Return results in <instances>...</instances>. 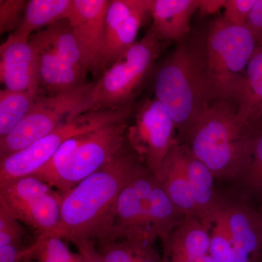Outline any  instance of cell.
<instances>
[{
  "instance_id": "obj_16",
  "label": "cell",
  "mask_w": 262,
  "mask_h": 262,
  "mask_svg": "<svg viewBox=\"0 0 262 262\" xmlns=\"http://www.w3.org/2000/svg\"><path fill=\"white\" fill-rule=\"evenodd\" d=\"M187 155V147L177 141L154 174L174 206L184 216L199 218L188 178Z\"/></svg>"
},
{
  "instance_id": "obj_30",
  "label": "cell",
  "mask_w": 262,
  "mask_h": 262,
  "mask_svg": "<svg viewBox=\"0 0 262 262\" xmlns=\"http://www.w3.org/2000/svg\"><path fill=\"white\" fill-rule=\"evenodd\" d=\"M256 0H227L223 18L233 25L246 26Z\"/></svg>"
},
{
  "instance_id": "obj_26",
  "label": "cell",
  "mask_w": 262,
  "mask_h": 262,
  "mask_svg": "<svg viewBox=\"0 0 262 262\" xmlns=\"http://www.w3.org/2000/svg\"><path fill=\"white\" fill-rule=\"evenodd\" d=\"M239 179L248 192L262 199V130L253 134L247 163Z\"/></svg>"
},
{
  "instance_id": "obj_34",
  "label": "cell",
  "mask_w": 262,
  "mask_h": 262,
  "mask_svg": "<svg viewBox=\"0 0 262 262\" xmlns=\"http://www.w3.org/2000/svg\"><path fill=\"white\" fill-rule=\"evenodd\" d=\"M155 244L151 241L144 243L138 251L136 262H162Z\"/></svg>"
},
{
  "instance_id": "obj_28",
  "label": "cell",
  "mask_w": 262,
  "mask_h": 262,
  "mask_svg": "<svg viewBox=\"0 0 262 262\" xmlns=\"http://www.w3.org/2000/svg\"><path fill=\"white\" fill-rule=\"evenodd\" d=\"M27 3L24 0L0 1V34L14 32L18 29Z\"/></svg>"
},
{
  "instance_id": "obj_40",
  "label": "cell",
  "mask_w": 262,
  "mask_h": 262,
  "mask_svg": "<svg viewBox=\"0 0 262 262\" xmlns=\"http://www.w3.org/2000/svg\"><path fill=\"white\" fill-rule=\"evenodd\" d=\"M29 262H36L35 261H34V260H30Z\"/></svg>"
},
{
  "instance_id": "obj_29",
  "label": "cell",
  "mask_w": 262,
  "mask_h": 262,
  "mask_svg": "<svg viewBox=\"0 0 262 262\" xmlns=\"http://www.w3.org/2000/svg\"><path fill=\"white\" fill-rule=\"evenodd\" d=\"M35 243L58 262H71L75 257V253H72L59 237L39 234Z\"/></svg>"
},
{
  "instance_id": "obj_39",
  "label": "cell",
  "mask_w": 262,
  "mask_h": 262,
  "mask_svg": "<svg viewBox=\"0 0 262 262\" xmlns=\"http://www.w3.org/2000/svg\"><path fill=\"white\" fill-rule=\"evenodd\" d=\"M162 262H187V261H179V260L172 259V258L165 257V256H164L163 259H162Z\"/></svg>"
},
{
  "instance_id": "obj_32",
  "label": "cell",
  "mask_w": 262,
  "mask_h": 262,
  "mask_svg": "<svg viewBox=\"0 0 262 262\" xmlns=\"http://www.w3.org/2000/svg\"><path fill=\"white\" fill-rule=\"evenodd\" d=\"M246 27L253 33L258 45H262V0H256L248 17Z\"/></svg>"
},
{
  "instance_id": "obj_20",
  "label": "cell",
  "mask_w": 262,
  "mask_h": 262,
  "mask_svg": "<svg viewBox=\"0 0 262 262\" xmlns=\"http://www.w3.org/2000/svg\"><path fill=\"white\" fill-rule=\"evenodd\" d=\"M187 167L188 178L198 208V216L203 225L210 231L215 212L223 204L215 194L213 185L215 177L211 170L194 158L189 150Z\"/></svg>"
},
{
  "instance_id": "obj_24",
  "label": "cell",
  "mask_w": 262,
  "mask_h": 262,
  "mask_svg": "<svg viewBox=\"0 0 262 262\" xmlns=\"http://www.w3.org/2000/svg\"><path fill=\"white\" fill-rule=\"evenodd\" d=\"M209 254L215 262H234L233 244L223 204L215 212L211 228Z\"/></svg>"
},
{
  "instance_id": "obj_11",
  "label": "cell",
  "mask_w": 262,
  "mask_h": 262,
  "mask_svg": "<svg viewBox=\"0 0 262 262\" xmlns=\"http://www.w3.org/2000/svg\"><path fill=\"white\" fill-rule=\"evenodd\" d=\"M62 194L33 176L22 177L0 187V201L19 222L52 235L61 220Z\"/></svg>"
},
{
  "instance_id": "obj_36",
  "label": "cell",
  "mask_w": 262,
  "mask_h": 262,
  "mask_svg": "<svg viewBox=\"0 0 262 262\" xmlns=\"http://www.w3.org/2000/svg\"><path fill=\"white\" fill-rule=\"evenodd\" d=\"M32 253L31 260L36 262H58L54 258L51 257L42 248L39 247L36 243L30 246Z\"/></svg>"
},
{
  "instance_id": "obj_2",
  "label": "cell",
  "mask_w": 262,
  "mask_h": 262,
  "mask_svg": "<svg viewBox=\"0 0 262 262\" xmlns=\"http://www.w3.org/2000/svg\"><path fill=\"white\" fill-rule=\"evenodd\" d=\"M254 131L239 120L235 103L215 101L179 141L215 178L239 179L247 163Z\"/></svg>"
},
{
  "instance_id": "obj_10",
  "label": "cell",
  "mask_w": 262,
  "mask_h": 262,
  "mask_svg": "<svg viewBox=\"0 0 262 262\" xmlns=\"http://www.w3.org/2000/svg\"><path fill=\"white\" fill-rule=\"evenodd\" d=\"M128 125V120H125L89 133L67 163L46 183L61 194L68 192L102 168L125 146Z\"/></svg>"
},
{
  "instance_id": "obj_9",
  "label": "cell",
  "mask_w": 262,
  "mask_h": 262,
  "mask_svg": "<svg viewBox=\"0 0 262 262\" xmlns=\"http://www.w3.org/2000/svg\"><path fill=\"white\" fill-rule=\"evenodd\" d=\"M94 83L57 96H39L27 116L0 139V158L14 154L51 134L63 122L89 112Z\"/></svg>"
},
{
  "instance_id": "obj_12",
  "label": "cell",
  "mask_w": 262,
  "mask_h": 262,
  "mask_svg": "<svg viewBox=\"0 0 262 262\" xmlns=\"http://www.w3.org/2000/svg\"><path fill=\"white\" fill-rule=\"evenodd\" d=\"M127 130V142L146 168L155 173L174 144L175 122L156 98L146 99L136 108Z\"/></svg>"
},
{
  "instance_id": "obj_5",
  "label": "cell",
  "mask_w": 262,
  "mask_h": 262,
  "mask_svg": "<svg viewBox=\"0 0 262 262\" xmlns=\"http://www.w3.org/2000/svg\"><path fill=\"white\" fill-rule=\"evenodd\" d=\"M257 46V40L246 26L229 24L222 16L212 22L206 39V55L215 101L234 103Z\"/></svg>"
},
{
  "instance_id": "obj_4",
  "label": "cell",
  "mask_w": 262,
  "mask_h": 262,
  "mask_svg": "<svg viewBox=\"0 0 262 262\" xmlns=\"http://www.w3.org/2000/svg\"><path fill=\"white\" fill-rule=\"evenodd\" d=\"M184 218L155 174L145 167L122 189L113 230L106 239L146 236L165 243Z\"/></svg>"
},
{
  "instance_id": "obj_27",
  "label": "cell",
  "mask_w": 262,
  "mask_h": 262,
  "mask_svg": "<svg viewBox=\"0 0 262 262\" xmlns=\"http://www.w3.org/2000/svg\"><path fill=\"white\" fill-rule=\"evenodd\" d=\"M24 229L20 222L13 216L3 202L0 201V247L22 244Z\"/></svg>"
},
{
  "instance_id": "obj_7",
  "label": "cell",
  "mask_w": 262,
  "mask_h": 262,
  "mask_svg": "<svg viewBox=\"0 0 262 262\" xmlns=\"http://www.w3.org/2000/svg\"><path fill=\"white\" fill-rule=\"evenodd\" d=\"M162 41L150 29L94 83L89 110H115L130 106L152 69L162 49Z\"/></svg>"
},
{
  "instance_id": "obj_19",
  "label": "cell",
  "mask_w": 262,
  "mask_h": 262,
  "mask_svg": "<svg viewBox=\"0 0 262 262\" xmlns=\"http://www.w3.org/2000/svg\"><path fill=\"white\" fill-rule=\"evenodd\" d=\"M211 233L201 220L186 215L173 229L165 245V256L179 261L195 262L209 253Z\"/></svg>"
},
{
  "instance_id": "obj_8",
  "label": "cell",
  "mask_w": 262,
  "mask_h": 262,
  "mask_svg": "<svg viewBox=\"0 0 262 262\" xmlns=\"http://www.w3.org/2000/svg\"><path fill=\"white\" fill-rule=\"evenodd\" d=\"M133 113L134 108L130 105L115 110H92L63 122L51 134L28 147L0 158V187L35 173L71 138L128 120Z\"/></svg>"
},
{
  "instance_id": "obj_15",
  "label": "cell",
  "mask_w": 262,
  "mask_h": 262,
  "mask_svg": "<svg viewBox=\"0 0 262 262\" xmlns=\"http://www.w3.org/2000/svg\"><path fill=\"white\" fill-rule=\"evenodd\" d=\"M0 79L8 91H39L35 58L29 39L10 34L1 45Z\"/></svg>"
},
{
  "instance_id": "obj_3",
  "label": "cell",
  "mask_w": 262,
  "mask_h": 262,
  "mask_svg": "<svg viewBox=\"0 0 262 262\" xmlns=\"http://www.w3.org/2000/svg\"><path fill=\"white\" fill-rule=\"evenodd\" d=\"M154 91L175 122L180 141L200 114L215 101L207 70L206 40L185 38L179 42L157 71Z\"/></svg>"
},
{
  "instance_id": "obj_1",
  "label": "cell",
  "mask_w": 262,
  "mask_h": 262,
  "mask_svg": "<svg viewBox=\"0 0 262 262\" xmlns=\"http://www.w3.org/2000/svg\"><path fill=\"white\" fill-rule=\"evenodd\" d=\"M144 168L127 142L102 168L62 194L59 226L51 236L72 243L107 238L122 189Z\"/></svg>"
},
{
  "instance_id": "obj_14",
  "label": "cell",
  "mask_w": 262,
  "mask_h": 262,
  "mask_svg": "<svg viewBox=\"0 0 262 262\" xmlns=\"http://www.w3.org/2000/svg\"><path fill=\"white\" fill-rule=\"evenodd\" d=\"M110 1L73 0L69 25L86 71H102L103 29Z\"/></svg>"
},
{
  "instance_id": "obj_31",
  "label": "cell",
  "mask_w": 262,
  "mask_h": 262,
  "mask_svg": "<svg viewBox=\"0 0 262 262\" xmlns=\"http://www.w3.org/2000/svg\"><path fill=\"white\" fill-rule=\"evenodd\" d=\"M30 247L22 248L21 244L0 247V262H29L32 256Z\"/></svg>"
},
{
  "instance_id": "obj_18",
  "label": "cell",
  "mask_w": 262,
  "mask_h": 262,
  "mask_svg": "<svg viewBox=\"0 0 262 262\" xmlns=\"http://www.w3.org/2000/svg\"><path fill=\"white\" fill-rule=\"evenodd\" d=\"M198 0H151L153 32L160 41L181 42L190 32V21Z\"/></svg>"
},
{
  "instance_id": "obj_25",
  "label": "cell",
  "mask_w": 262,
  "mask_h": 262,
  "mask_svg": "<svg viewBox=\"0 0 262 262\" xmlns=\"http://www.w3.org/2000/svg\"><path fill=\"white\" fill-rule=\"evenodd\" d=\"M148 241H156L148 237L103 239L97 250L103 262H136L139 248Z\"/></svg>"
},
{
  "instance_id": "obj_35",
  "label": "cell",
  "mask_w": 262,
  "mask_h": 262,
  "mask_svg": "<svg viewBox=\"0 0 262 262\" xmlns=\"http://www.w3.org/2000/svg\"><path fill=\"white\" fill-rule=\"evenodd\" d=\"M227 0H198V10L203 15L214 14L225 8Z\"/></svg>"
},
{
  "instance_id": "obj_38",
  "label": "cell",
  "mask_w": 262,
  "mask_h": 262,
  "mask_svg": "<svg viewBox=\"0 0 262 262\" xmlns=\"http://www.w3.org/2000/svg\"><path fill=\"white\" fill-rule=\"evenodd\" d=\"M71 262H84V261L79 253H75V257H74L73 259H72V261Z\"/></svg>"
},
{
  "instance_id": "obj_23",
  "label": "cell",
  "mask_w": 262,
  "mask_h": 262,
  "mask_svg": "<svg viewBox=\"0 0 262 262\" xmlns=\"http://www.w3.org/2000/svg\"><path fill=\"white\" fill-rule=\"evenodd\" d=\"M39 91H0V139L5 137L27 116L39 97Z\"/></svg>"
},
{
  "instance_id": "obj_17",
  "label": "cell",
  "mask_w": 262,
  "mask_h": 262,
  "mask_svg": "<svg viewBox=\"0 0 262 262\" xmlns=\"http://www.w3.org/2000/svg\"><path fill=\"white\" fill-rule=\"evenodd\" d=\"M224 208L232 244L234 262H258L262 253V215L244 205Z\"/></svg>"
},
{
  "instance_id": "obj_6",
  "label": "cell",
  "mask_w": 262,
  "mask_h": 262,
  "mask_svg": "<svg viewBox=\"0 0 262 262\" xmlns=\"http://www.w3.org/2000/svg\"><path fill=\"white\" fill-rule=\"evenodd\" d=\"M29 41L35 58L39 90L57 96L84 84L87 71L67 19L34 33Z\"/></svg>"
},
{
  "instance_id": "obj_37",
  "label": "cell",
  "mask_w": 262,
  "mask_h": 262,
  "mask_svg": "<svg viewBox=\"0 0 262 262\" xmlns=\"http://www.w3.org/2000/svg\"><path fill=\"white\" fill-rule=\"evenodd\" d=\"M195 262H215L214 259L212 258L211 255H206V256H203V257L200 258L199 259L196 260Z\"/></svg>"
},
{
  "instance_id": "obj_33",
  "label": "cell",
  "mask_w": 262,
  "mask_h": 262,
  "mask_svg": "<svg viewBox=\"0 0 262 262\" xmlns=\"http://www.w3.org/2000/svg\"><path fill=\"white\" fill-rule=\"evenodd\" d=\"M94 242L90 239H79L72 243L75 245L84 262H103Z\"/></svg>"
},
{
  "instance_id": "obj_13",
  "label": "cell",
  "mask_w": 262,
  "mask_h": 262,
  "mask_svg": "<svg viewBox=\"0 0 262 262\" xmlns=\"http://www.w3.org/2000/svg\"><path fill=\"white\" fill-rule=\"evenodd\" d=\"M151 0H112L103 29L102 71L107 70L136 42L141 26L150 14Z\"/></svg>"
},
{
  "instance_id": "obj_22",
  "label": "cell",
  "mask_w": 262,
  "mask_h": 262,
  "mask_svg": "<svg viewBox=\"0 0 262 262\" xmlns=\"http://www.w3.org/2000/svg\"><path fill=\"white\" fill-rule=\"evenodd\" d=\"M72 5L73 0H30L20 26L11 34L29 39L33 32L68 18Z\"/></svg>"
},
{
  "instance_id": "obj_21",
  "label": "cell",
  "mask_w": 262,
  "mask_h": 262,
  "mask_svg": "<svg viewBox=\"0 0 262 262\" xmlns=\"http://www.w3.org/2000/svg\"><path fill=\"white\" fill-rule=\"evenodd\" d=\"M234 103L246 125L252 126L262 116V45H258L248 63Z\"/></svg>"
}]
</instances>
